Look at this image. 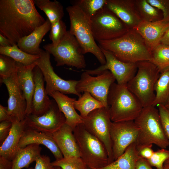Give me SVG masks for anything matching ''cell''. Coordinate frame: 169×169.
Here are the masks:
<instances>
[{"label":"cell","mask_w":169,"mask_h":169,"mask_svg":"<svg viewBox=\"0 0 169 169\" xmlns=\"http://www.w3.org/2000/svg\"><path fill=\"white\" fill-rule=\"evenodd\" d=\"M107 102L112 122L134 121L143 108L126 84L120 85L115 82L110 87Z\"/></svg>","instance_id":"obj_3"},{"label":"cell","mask_w":169,"mask_h":169,"mask_svg":"<svg viewBox=\"0 0 169 169\" xmlns=\"http://www.w3.org/2000/svg\"><path fill=\"white\" fill-rule=\"evenodd\" d=\"M67 30L65 23L61 20L51 24L49 39L54 46H56L66 34Z\"/></svg>","instance_id":"obj_36"},{"label":"cell","mask_w":169,"mask_h":169,"mask_svg":"<svg viewBox=\"0 0 169 169\" xmlns=\"http://www.w3.org/2000/svg\"><path fill=\"white\" fill-rule=\"evenodd\" d=\"M88 169H92L88 168Z\"/></svg>","instance_id":"obj_54"},{"label":"cell","mask_w":169,"mask_h":169,"mask_svg":"<svg viewBox=\"0 0 169 169\" xmlns=\"http://www.w3.org/2000/svg\"><path fill=\"white\" fill-rule=\"evenodd\" d=\"M17 62L11 57L0 54V79L6 78L16 72Z\"/></svg>","instance_id":"obj_37"},{"label":"cell","mask_w":169,"mask_h":169,"mask_svg":"<svg viewBox=\"0 0 169 169\" xmlns=\"http://www.w3.org/2000/svg\"><path fill=\"white\" fill-rule=\"evenodd\" d=\"M27 169H34V168L33 167H30V168H28Z\"/></svg>","instance_id":"obj_53"},{"label":"cell","mask_w":169,"mask_h":169,"mask_svg":"<svg viewBox=\"0 0 169 169\" xmlns=\"http://www.w3.org/2000/svg\"><path fill=\"white\" fill-rule=\"evenodd\" d=\"M140 157L135 142L130 145L116 160L97 169H135L136 162Z\"/></svg>","instance_id":"obj_27"},{"label":"cell","mask_w":169,"mask_h":169,"mask_svg":"<svg viewBox=\"0 0 169 169\" xmlns=\"http://www.w3.org/2000/svg\"><path fill=\"white\" fill-rule=\"evenodd\" d=\"M164 165H169V158L166 160Z\"/></svg>","instance_id":"obj_50"},{"label":"cell","mask_w":169,"mask_h":169,"mask_svg":"<svg viewBox=\"0 0 169 169\" xmlns=\"http://www.w3.org/2000/svg\"><path fill=\"white\" fill-rule=\"evenodd\" d=\"M169 28V19L163 18L153 22L142 21L133 29L143 38L151 52L158 45Z\"/></svg>","instance_id":"obj_18"},{"label":"cell","mask_w":169,"mask_h":169,"mask_svg":"<svg viewBox=\"0 0 169 169\" xmlns=\"http://www.w3.org/2000/svg\"><path fill=\"white\" fill-rule=\"evenodd\" d=\"M137 10L142 21L153 22L163 18L162 11L150 4L147 0H135Z\"/></svg>","instance_id":"obj_31"},{"label":"cell","mask_w":169,"mask_h":169,"mask_svg":"<svg viewBox=\"0 0 169 169\" xmlns=\"http://www.w3.org/2000/svg\"><path fill=\"white\" fill-rule=\"evenodd\" d=\"M167 108L169 109V100L168 101V102L165 105H164Z\"/></svg>","instance_id":"obj_51"},{"label":"cell","mask_w":169,"mask_h":169,"mask_svg":"<svg viewBox=\"0 0 169 169\" xmlns=\"http://www.w3.org/2000/svg\"><path fill=\"white\" fill-rule=\"evenodd\" d=\"M70 22L69 30L80 44L84 54H93L101 65L106 63L105 57L99 46L95 42L92 33L90 18L78 7L72 5L67 7Z\"/></svg>","instance_id":"obj_5"},{"label":"cell","mask_w":169,"mask_h":169,"mask_svg":"<svg viewBox=\"0 0 169 169\" xmlns=\"http://www.w3.org/2000/svg\"><path fill=\"white\" fill-rule=\"evenodd\" d=\"M14 120L10 115L8 107H5L0 105V122L8 121L12 122Z\"/></svg>","instance_id":"obj_43"},{"label":"cell","mask_w":169,"mask_h":169,"mask_svg":"<svg viewBox=\"0 0 169 169\" xmlns=\"http://www.w3.org/2000/svg\"><path fill=\"white\" fill-rule=\"evenodd\" d=\"M152 146H146L139 150L140 156L147 160L151 158L154 152L152 149Z\"/></svg>","instance_id":"obj_44"},{"label":"cell","mask_w":169,"mask_h":169,"mask_svg":"<svg viewBox=\"0 0 169 169\" xmlns=\"http://www.w3.org/2000/svg\"><path fill=\"white\" fill-rule=\"evenodd\" d=\"M42 148L39 145L32 144L26 147L19 148L12 161V169L28 168L29 165L35 161L41 155Z\"/></svg>","instance_id":"obj_26"},{"label":"cell","mask_w":169,"mask_h":169,"mask_svg":"<svg viewBox=\"0 0 169 169\" xmlns=\"http://www.w3.org/2000/svg\"><path fill=\"white\" fill-rule=\"evenodd\" d=\"M98 42L100 47L110 52L118 59L125 62H151L152 60L151 52L144 40L133 29H129L115 39Z\"/></svg>","instance_id":"obj_2"},{"label":"cell","mask_w":169,"mask_h":169,"mask_svg":"<svg viewBox=\"0 0 169 169\" xmlns=\"http://www.w3.org/2000/svg\"><path fill=\"white\" fill-rule=\"evenodd\" d=\"M169 158V150L165 148L154 152L153 154L147 160L151 166L156 167L157 169H163L164 163Z\"/></svg>","instance_id":"obj_38"},{"label":"cell","mask_w":169,"mask_h":169,"mask_svg":"<svg viewBox=\"0 0 169 169\" xmlns=\"http://www.w3.org/2000/svg\"><path fill=\"white\" fill-rule=\"evenodd\" d=\"M100 48L105 57V64L95 69L84 70L93 75H99L105 70H108L114 75L118 84H127L136 73V63L122 61L110 52Z\"/></svg>","instance_id":"obj_14"},{"label":"cell","mask_w":169,"mask_h":169,"mask_svg":"<svg viewBox=\"0 0 169 169\" xmlns=\"http://www.w3.org/2000/svg\"><path fill=\"white\" fill-rule=\"evenodd\" d=\"M74 104L75 109L79 111L82 119L85 118L94 110L105 107L87 92H84L78 100L74 99Z\"/></svg>","instance_id":"obj_30"},{"label":"cell","mask_w":169,"mask_h":169,"mask_svg":"<svg viewBox=\"0 0 169 169\" xmlns=\"http://www.w3.org/2000/svg\"><path fill=\"white\" fill-rule=\"evenodd\" d=\"M27 126L25 119L14 120L9 135L0 146V156L12 161L18 149L20 139Z\"/></svg>","instance_id":"obj_23"},{"label":"cell","mask_w":169,"mask_h":169,"mask_svg":"<svg viewBox=\"0 0 169 169\" xmlns=\"http://www.w3.org/2000/svg\"><path fill=\"white\" fill-rule=\"evenodd\" d=\"M17 72L0 79V82L5 84L8 91V108L10 115L14 120L21 121L26 116V103L19 85Z\"/></svg>","instance_id":"obj_16"},{"label":"cell","mask_w":169,"mask_h":169,"mask_svg":"<svg viewBox=\"0 0 169 169\" xmlns=\"http://www.w3.org/2000/svg\"><path fill=\"white\" fill-rule=\"evenodd\" d=\"M73 131L80 157L88 168L99 169L109 164L108 155L105 146L86 129L83 123L77 126Z\"/></svg>","instance_id":"obj_7"},{"label":"cell","mask_w":169,"mask_h":169,"mask_svg":"<svg viewBox=\"0 0 169 169\" xmlns=\"http://www.w3.org/2000/svg\"><path fill=\"white\" fill-rule=\"evenodd\" d=\"M135 169H153L147 160L140 156L137 161Z\"/></svg>","instance_id":"obj_45"},{"label":"cell","mask_w":169,"mask_h":169,"mask_svg":"<svg viewBox=\"0 0 169 169\" xmlns=\"http://www.w3.org/2000/svg\"><path fill=\"white\" fill-rule=\"evenodd\" d=\"M160 43L169 45V28L164 34Z\"/></svg>","instance_id":"obj_48"},{"label":"cell","mask_w":169,"mask_h":169,"mask_svg":"<svg viewBox=\"0 0 169 169\" xmlns=\"http://www.w3.org/2000/svg\"><path fill=\"white\" fill-rule=\"evenodd\" d=\"M52 135L64 157H80L73 129L70 126L65 123Z\"/></svg>","instance_id":"obj_22"},{"label":"cell","mask_w":169,"mask_h":169,"mask_svg":"<svg viewBox=\"0 0 169 169\" xmlns=\"http://www.w3.org/2000/svg\"><path fill=\"white\" fill-rule=\"evenodd\" d=\"M53 166L62 169H88L86 164L80 157H63L52 162Z\"/></svg>","instance_id":"obj_35"},{"label":"cell","mask_w":169,"mask_h":169,"mask_svg":"<svg viewBox=\"0 0 169 169\" xmlns=\"http://www.w3.org/2000/svg\"><path fill=\"white\" fill-rule=\"evenodd\" d=\"M12 161L0 156V169H12Z\"/></svg>","instance_id":"obj_46"},{"label":"cell","mask_w":169,"mask_h":169,"mask_svg":"<svg viewBox=\"0 0 169 169\" xmlns=\"http://www.w3.org/2000/svg\"><path fill=\"white\" fill-rule=\"evenodd\" d=\"M17 62L18 82L26 103V116L31 113L33 97L35 89L33 70L36 66L35 63L24 65Z\"/></svg>","instance_id":"obj_21"},{"label":"cell","mask_w":169,"mask_h":169,"mask_svg":"<svg viewBox=\"0 0 169 169\" xmlns=\"http://www.w3.org/2000/svg\"><path fill=\"white\" fill-rule=\"evenodd\" d=\"M13 122L5 121L0 123V146L9 135L12 125Z\"/></svg>","instance_id":"obj_42"},{"label":"cell","mask_w":169,"mask_h":169,"mask_svg":"<svg viewBox=\"0 0 169 169\" xmlns=\"http://www.w3.org/2000/svg\"><path fill=\"white\" fill-rule=\"evenodd\" d=\"M51 27V23L47 18L43 24L36 28L30 34L20 39L17 44L18 47L28 54L39 55L41 49L40 44Z\"/></svg>","instance_id":"obj_24"},{"label":"cell","mask_w":169,"mask_h":169,"mask_svg":"<svg viewBox=\"0 0 169 169\" xmlns=\"http://www.w3.org/2000/svg\"><path fill=\"white\" fill-rule=\"evenodd\" d=\"M55 169H62L60 167H56Z\"/></svg>","instance_id":"obj_52"},{"label":"cell","mask_w":169,"mask_h":169,"mask_svg":"<svg viewBox=\"0 0 169 169\" xmlns=\"http://www.w3.org/2000/svg\"><path fill=\"white\" fill-rule=\"evenodd\" d=\"M34 169H55L51 162L50 157L47 156L40 155L35 161Z\"/></svg>","instance_id":"obj_41"},{"label":"cell","mask_w":169,"mask_h":169,"mask_svg":"<svg viewBox=\"0 0 169 169\" xmlns=\"http://www.w3.org/2000/svg\"><path fill=\"white\" fill-rule=\"evenodd\" d=\"M81 74L76 86L79 93L89 92L105 107L108 106L107 99L109 92L115 79L108 70H106L96 76H93L85 70Z\"/></svg>","instance_id":"obj_12"},{"label":"cell","mask_w":169,"mask_h":169,"mask_svg":"<svg viewBox=\"0 0 169 169\" xmlns=\"http://www.w3.org/2000/svg\"><path fill=\"white\" fill-rule=\"evenodd\" d=\"M139 133V129L134 121L112 122L110 137L114 161L136 142Z\"/></svg>","instance_id":"obj_13"},{"label":"cell","mask_w":169,"mask_h":169,"mask_svg":"<svg viewBox=\"0 0 169 169\" xmlns=\"http://www.w3.org/2000/svg\"><path fill=\"white\" fill-rule=\"evenodd\" d=\"M151 61L161 73L169 68V45L160 43L151 51Z\"/></svg>","instance_id":"obj_33"},{"label":"cell","mask_w":169,"mask_h":169,"mask_svg":"<svg viewBox=\"0 0 169 169\" xmlns=\"http://www.w3.org/2000/svg\"><path fill=\"white\" fill-rule=\"evenodd\" d=\"M104 7L115 14L130 29H133L142 21L135 0H107Z\"/></svg>","instance_id":"obj_17"},{"label":"cell","mask_w":169,"mask_h":169,"mask_svg":"<svg viewBox=\"0 0 169 169\" xmlns=\"http://www.w3.org/2000/svg\"><path fill=\"white\" fill-rule=\"evenodd\" d=\"M151 5L161 10L164 19H169V0H147Z\"/></svg>","instance_id":"obj_40"},{"label":"cell","mask_w":169,"mask_h":169,"mask_svg":"<svg viewBox=\"0 0 169 169\" xmlns=\"http://www.w3.org/2000/svg\"><path fill=\"white\" fill-rule=\"evenodd\" d=\"M49 96L56 102L60 110L66 119L65 123L73 130L78 125L83 123V120L76 111L74 104V98L58 91L52 93Z\"/></svg>","instance_id":"obj_25"},{"label":"cell","mask_w":169,"mask_h":169,"mask_svg":"<svg viewBox=\"0 0 169 169\" xmlns=\"http://www.w3.org/2000/svg\"><path fill=\"white\" fill-rule=\"evenodd\" d=\"M0 54L8 56L16 62L24 65H28L35 63L39 58V55H32L26 53L14 44L10 47H3L0 46Z\"/></svg>","instance_id":"obj_32"},{"label":"cell","mask_w":169,"mask_h":169,"mask_svg":"<svg viewBox=\"0 0 169 169\" xmlns=\"http://www.w3.org/2000/svg\"><path fill=\"white\" fill-rule=\"evenodd\" d=\"M83 120V124L86 129L105 146L107 152L109 164L113 162L110 137V129L112 121L110 118L108 106L94 110Z\"/></svg>","instance_id":"obj_10"},{"label":"cell","mask_w":169,"mask_h":169,"mask_svg":"<svg viewBox=\"0 0 169 169\" xmlns=\"http://www.w3.org/2000/svg\"><path fill=\"white\" fill-rule=\"evenodd\" d=\"M35 5L43 11L51 23L62 20L64 16L63 7L56 0H33Z\"/></svg>","instance_id":"obj_28"},{"label":"cell","mask_w":169,"mask_h":169,"mask_svg":"<svg viewBox=\"0 0 169 169\" xmlns=\"http://www.w3.org/2000/svg\"><path fill=\"white\" fill-rule=\"evenodd\" d=\"M134 121L139 129L136 142L138 151L143 147L153 144L161 148L166 149L169 146V140L165 134L158 110L156 106L143 108Z\"/></svg>","instance_id":"obj_4"},{"label":"cell","mask_w":169,"mask_h":169,"mask_svg":"<svg viewBox=\"0 0 169 169\" xmlns=\"http://www.w3.org/2000/svg\"><path fill=\"white\" fill-rule=\"evenodd\" d=\"M33 0H0V34L13 44L43 24L46 20Z\"/></svg>","instance_id":"obj_1"},{"label":"cell","mask_w":169,"mask_h":169,"mask_svg":"<svg viewBox=\"0 0 169 169\" xmlns=\"http://www.w3.org/2000/svg\"><path fill=\"white\" fill-rule=\"evenodd\" d=\"M155 98L152 106L165 105L169 100V68L161 73L155 86Z\"/></svg>","instance_id":"obj_29"},{"label":"cell","mask_w":169,"mask_h":169,"mask_svg":"<svg viewBox=\"0 0 169 169\" xmlns=\"http://www.w3.org/2000/svg\"><path fill=\"white\" fill-rule=\"evenodd\" d=\"M164 169H169V165H164Z\"/></svg>","instance_id":"obj_49"},{"label":"cell","mask_w":169,"mask_h":169,"mask_svg":"<svg viewBox=\"0 0 169 169\" xmlns=\"http://www.w3.org/2000/svg\"><path fill=\"white\" fill-rule=\"evenodd\" d=\"M35 89L32 106L31 113L40 116L46 112L50 107L52 100L46 93L44 87V80L40 68L36 65L33 70Z\"/></svg>","instance_id":"obj_20"},{"label":"cell","mask_w":169,"mask_h":169,"mask_svg":"<svg viewBox=\"0 0 169 169\" xmlns=\"http://www.w3.org/2000/svg\"><path fill=\"white\" fill-rule=\"evenodd\" d=\"M27 127L36 131L52 134L65 123L66 119L54 100L49 110L40 116L30 114L26 116Z\"/></svg>","instance_id":"obj_15"},{"label":"cell","mask_w":169,"mask_h":169,"mask_svg":"<svg viewBox=\"0 0 169 169\" xmlns=\"http://www.w3.org/2000/svg\"><path fill=\"white\" fill-rule=\"evenodd\" d=\"M40 57L35 62L43 74L46 83L45 90L49 95L53 92L59 91L64 94H74L79 97L81 94L76 90V86L78 81L64 80L55 73L50 61V54L41 49Z\"/></svg>","instance_id":"obj_11"},{"label":"cell","mask_w":169,"mask_h":169,"mask_svg":"<svg viewBox=\"0 0 169 169\" xmlns=\"http://www.w3.org/2000/svg\"><path fill=\"white\" fill-rule=\"evenodd\" d=\"M157 106L164 131L169 140V109L162 104L159 105Z\"/></svg>","instance_id":"obj_39"},{"label":"cell","mask_w":169,"mask_h":169,"mask_svg":"<svg viewBox=\"0 0 169 169\" xmlns=\"http://www.w3.org/2000/svg\"><path fill=\"white\" fill-rule=\"evenodd\" d=\"M13 44L7 38L0 34V46L3 47L12 46Z\"/></svg>","instance_id":"obj_47"},{"label":"cell","mask_w":169,"mask_h":169,"mask_svg":"<svg viewBox=\"0 0 169 169\" xmlns=\"http://www.w3.org/2000/svg\"><path fill=\"white\" fill-rule=\"evenodd\" d=\"M107 0H77L71 1L72 5L79 8L90 18L103 8Z\"/></svg>","instance_id":"obj_34"},{"label":"cell","mask_w":169,"mask_h":169,"mask_svg":"<svg viewBox=\"0 0 169 169\" xmlns=\"http://www.w3.org/2000/svg\"><path fill=\"white\" fill-rule=\"evenodd\" d=\"M94 38L98 42L118 38L130 29L113 13L104 8L90 19Z\"/></svg>","instance_id":"obj_9"},{"label":"cell","mask_w":169,"mask_h":169,"mask_svg":"<svg viewBox=\"0 0 169 169\" xmlns=\"http://www.w3.org/2000/svg\"><path fill=\"white\" fill-rule=\"evenodd\" d=\"M32 144L44 146L51 151L56 160L64 157L52 134L39 132L27 126L20 141L18 147L23 148Z\"/></svg>","instance_id":"obj_19"},{"label":"cell","mask_w":169,"mask_h":169,"mask_svg":"<svg viewBox=\"0 0 169 169\" xmlns=\"http://www.w3.org/2000/svg\"></svg>","instance_id":"obj_55"},{"label":"cell","mask_w":169,"mask_h":169,"mask_svg":"<svg viewBox=\"0 0 169 169\" xmlns=\"http://www.w3.org/2000/svg\"><path fill=\"white\" fill-rule=\"evenodd\" d=\"M43 48L54 57L57 66L67 65L79 69L86 66L82 48L69 30L56 46L51 43L44 45Z\"/></svg>","instance_id":"obj_8"},{"label":"cell","mask_w":169,"mask_h":169,"mask_svg":"<svg viewBox=\"0 0 169 169\" xmlns=\"http://www.w3.org/2000/svg\"><path fill=\"white\" fill-rule=\"evenodd\" d=\"M136 64V73L127 86L143 108L152 106L155 98L154 86L161 72L150 61H140Z\"/></svg>","instance_id":"obj_6"}]
</instances>
